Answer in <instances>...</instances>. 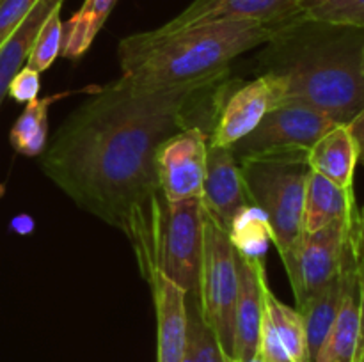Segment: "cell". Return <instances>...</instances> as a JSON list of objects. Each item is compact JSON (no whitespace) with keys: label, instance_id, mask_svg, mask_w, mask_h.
Listing matches in <instances>:
<instances>
[{"label":"cell","instance_id":"cell-1","mask_svg":"<svg viewBox=\"0 0 364 362\" xmlns=\"http://www.w3.org/2000/svg\"><path fill=\"white\" fill-rule=\"evenodd\" d=\"M224 82L144 89L121 75L64 119L39 165L78 208L127 233L160 192L159 146L191 126L210 133Z\"/></svg>","mask_w":364,"mask_h":362},{"label":"cell","instance_id":"cell-2","mask_svg":"<svg viewBox=\"0 0 364 362\" xmlns=\"http://www.w3.org/2000/svg\"><path fill=\"white\" fill-rule=\"evenodd\" d=\"M259 59L287 80L288 99L313 106L338 124L364 110V28L299 14L277 27Z\"/></svg>","mask_w":364,"mask_h":362},{"label":"cell","instance_id":"cell-3","mask_svg":"<svg viewBox=\"0 0 364 362\" xmlns=\"http://www.w3.org/2000/svg\"><path fill=\"white\" fill-rule=\"evenodd\" d=\"M277 27L252 20H223L176 32L153 31L123 38L119 62L124 77L144 89H176L226 78L231 60L267 45Z\"/></svg>","mask_w":364,"mask_h":362},{"label":"cell","instance_id":"cell-4","mask_svg":"<svg viewBox=\"0 0 364 362\" xmlns=\"http://www.w3.org/2000/svg\"><path fill=\"white\" fill-rule=\"evenodd\" d=\"M124 234L134 245L142 275L155 270L185 293L198 295L203 252L201 199L173 202L159 192Z\"/></svg>","mask_w":364,"mask_h":362},{"label":"cell","instance_id":"cell-5","mask_svg":"<svg viewBox=\"0 0 364 362\" xmlns=\"http://www.w3.org/2000/svg\"><path fill=\"white\" fill-rule=\"evenodd\" d=\"M249 201L267 220L270 240L281 256L304 233V194L308 165L297 160H238Z\"/></svg>","mask_w":364,"mask_h":362},{"label":"cell","instance_id":"cell-6","mask_svg":"<svg viewBox=\"0 0 364 362\" xmlns=\"http://www.w3.org/2000/svg\"><path fill=\"white\" fill-rule=\"evenodd\" d=\"M238 251L230 233L203 208V252L198 304L228 361L235 355V307L238 298Z\"/></svg>","mask_w":364,"mask_h":362},{"label":"cell","instance_id":"cell-7","mask_svg":"<svg viewBox=\"0 0 364 362\" xmlns=\"http://www.w3.org/2000/svg\"><path fill=\"white\" fill-rule=\"evenodd\" d=\"M336 124L313 106L287 99L267 114L247 137L231 146V151L237 160L281 158L306 163L309 149Z\"/></svg>","mask_w":364,"mask_h":362},{"label":"cell","instance_id":"cell-8","mask_svg":"<svg viewBox=\"0 0 364 362\" xmlns=\"http://www.w3.org/2000/svg\"><path fill=\"white\" fill-rule=\"evenodd\" d=\"M359 216L361 213L347 222H334L313 233H302L294 247L281 256L297 307L340 277L345 245Z\"/></svg>","mask_w":364,"mask_h":362},{"label":"cell","instance_id":"cell-9","mask_svg":"<svg viewBox=\"0 0 364 362\" xmlns=\"http://www.w3.org/2000/svg\"><path fill=\"white\" fill-rule=\"evenodd\" d=\"M288 99L287 80L263 71L259 77L228 92L208 133V144L231 148L247 137L263 117Z\"/></svg>","mask_w":364,"mask_h":362},{"label":"cell","instance_id":"cell-10","mask_svg":"<svg viewBox=\"0 0 364 362\" xmlns=\"http://www.w3.org/2000/svg\"><path fill=\"white\" fill-rule=\"evenodd\" d=\"M206 153L208 133L199 126L185 128L159 146L155 155L156 181L167 201L201 199Z\"/></svg>","mask_w":364,"mask_h":362},{"label":"cell","instance_id":"cell-11","mask_svg":"<svg viewBox=\"0 0 364 362\" xmlns=\"http://www.w3.org/2000/svg\"><path fill=\"white\" fill-rule=\"evenodd\" d=\"M359 263H361V216L348 234L345 245L341 277L343 297L333 329L327 334L315 362H358L359 346Z\"/></svg>","mask_w":364,"mask_h":362},{"label":"cell","instance_id":"cell-12","mask_svg":"<svg viewBox=\"0 0 364 362\" xmlns=\"http://www.w3.org/2000/svg\"><path fill=\"white\" fill-rule=\"evenodd\" d=\"M258 277L262 290L258 350L270 362H309L304 319L297 309L281 302L270 290L263 259L258 261Z\"/></svg>","mask_w":364,"mask_h":362},{"label":"cell","instance_id":"cell-13","mask_svg":"<svg viewBox=\"0 0 364 362\" xmlns=\"http://www.w3.org/2000/svg\"><path fill=\"white\" fill-rule=\"evenodd\" d=\"M302 14V0H192L173 20L155 28L160 34L223 20H252L281 27Z\"/></svg>","mask_w":364,"mask_h":362},{"label":"cell","instance_id":"cell-14","mask_svg":"<svg viewBox=\"0 0 364 362\" xmlns=\"http://www.w3.org/2000/svg\"><path fill=\"white\" fill-rule=\"evenodd\" d=\"M201 202L228 233L235 220L251 206L240 163L231 148L208 144Z\"/></svg>","mask_w":364,"mask_h":362},{"label":"cell","instance_id":"cell-15","mask_svg":"<svg viewBox=\"0 0 364 362\" xmlns=\"http://www.w3.org/2000/svg\"><path fill=\"white\" fill-rule=\"evenodd\" d=\"M156 312V362H183L187 346L185 291L160 272L146 273Z\"/></svg>","mask_w":364,"mask_h":362},{"label":"cell","instance_id":"cell-16","mask_svg":"<svg viewBox=\"0 0 364 362\" xmlns=\"http://www.w3.org/2000/svg\"><path fill=\"white\" fill-rule=\"evenodd\" d=\"M238 252V298L235 307V355L233 362H242L255 355L259 346L262 327V290H259L258 261Z\"/></svg>","mask_w":364,"mask_h":362},{"label":"cell","instance_id":"cell-17","mask_svg":"<svg viewBox=\"0 0 364 362\" xmlns=\"http://www.w3.org/2000/svg\"><path fill=\"white\" fill-rule=\"evenodd\" d=\"M354 187L343 188L315 170H308L304 194V233H313L334 222H347L359 215Z\"/></svg>","mask_w":364,"mask_h":362},{"label":"cell","instance_id":"cell-18","mask_svg":"<svg viewBox=\"0 0 364 362\" xmlns=\"http://www.w3.org/2000/svg\"><path fill=\"white\" fill-rule=\"evenodd\" d=\"M306 165L340 187H354L358 148L348 124H336L320 137L308 151Z\"/></svg>","mask_w":364,"mask_h":362},{"label":"cell","instance_id":"cell-19","mask_svg":"<svg viewBox=\"0 0 364 362\" xmlns=\"http://www.w3.org/2000/svg\"><path fill=\"white\" fill-rule=\"evenodd\" d=\"M64 0H38L31 13L21 20L13 34L0 46V105L7 96V87L14 75L25 66L31 53L32 43L46 18L55 9L63 7Z\"/></svg>","mask_w":364,"mask_h":362},{"label":"cell","instance_id":"cell-20","mask_svg":"<svg viewBox=\"0 0 364 362\" xmlns=\"http://www.w3.org/2000/svg\"><path fill=\"white\" fill-rule=\"evenodd\" d=\"M116 4L117 0H84L80 9L63 23L60 55L70 60L82 59L91 48Z\"/></svg>","mask_w":364,"mask_h":362},{"label":"cell","instance_id":"cell-21","mask_svg":"<svg viewBox=\"0 0 364 362\" xmlns=\"http://www.w3.org/2000/svg\"><path fill=\"white\" fill-rule=\"evenodd\" d=\"M341 297H343V277L340 273L336 280H333L329 286H326L315 297L309 298L306 304L297 307L304 319L309 362H315L316 353L322 348L329 330L333 329L334 319L340 311Z\"/></svg>","mask_w":364,"mask_h":362},{"label":"cell","instance_id":"cell-22","mask_svg":"<svg viewBox=\"0 0 364 362\" xmlns=\"http://www.w3.org/2000/svg\"><path fill=\"white\" fill-rule=\"evenodd\" d=\"M64 96L66 92L48 94L25 105L9 131V142L14 151L23 156H39L45 151L48 144V110Z\"/></svg>","mask_w":364,"mask_h":362},{"label":"cell","instance_id":"cell-23","mask_svg":"<svg viewBox=\"0 0 364 362\" xmlns=\"http://www.w3.org/2000/svg\"><path fill=\"white\" fill-rule=\"evenodd\" d=\"M60 9L53 11L43 27L39 28L34 43H32L31 53L27 57L25 66L31 70L43 73L52 66L53 60L60 55V46H63V20H60Z\"/></svg>","mask_w":364,"mask_h":362},{"label":"cell","instance_id":"cell-24","mask_svg":"<svg viewBox=\"0 0 364 362\" xmlns=\"http://www.w3.org/2000/svg\"><path fill=\"white\" fill-rule=\"evenodd\" d=\"M302 14L329 23L364 28V0H331L326 6Z\"/></svg>","mask_w":364,"mask_h":362},{"label":"cell","instance_id":"cell-25","mask_svg":"<svg viewBox=\"0 0 364 362\" xmlns=\"http://www.w3.org/2000/svg\"><path fill=\"white\" fill-rule=\"evenodd\" d=\"M39 75L41 73L31 70L28 66H23L9 82L7 96H11L14 102L25 103V105L34 102L39 94V89H41V77Z\"/></svg>","mask_w":364,"mask_h":362},{"label":"cell","instance_id":"cell-26","mask_svg":"<svg viewBox=\"0 0 364 362\" xmlns=\"http://www.w3.org/2000/svg\"><path fill=\"white\" fill-rule=\"evenodd\" d=\"M38 0H0V46L31 13Z\"/></svg>","mask_w":364,"mask_h":362},{"label":"cell","instance_id":"cell-27","mask_svg":"<svg viewBox=\"0 0 364 362\" xmlns=\"http://www.w3.org/2000/svg\"><path fill=\"white\" fill-rule=\"evenodd\" d=\"M359 280H361V293H359L358 362H364V254H363V252H361V263H359Z\"/></svg>","mask_w":364,"mask_h":362},{"label":"cell","instance_id":"cell-28","mask_svg":"<svg viewBox=\"0 0 364 362\" xmlns=\"http://www.w3.org/2000/svg\"><path fill=\"white\" fill-rule=\"evenodd\" d=\"M350 133L355 141V148H358V163L364 167V110L355 117L352 123H348Z\"/></svg>","mask_w":364,"mask_h":362},{"label":"cell","instance_id":"cell-29","mask_svg":"<svg viewBox=\"0 0 364 362\" xmlns=\"http://www.w3.org/2000/svg\"><path fill=\"white\" fill-rule=\"evenodd\" d=\"M331 0H302V13H309V11L316 9L320 6H326Z\"/></svg>","mask_w":364,"mask_h":362},{"label":"cell","instance_id":"cell-30","mask_svg":"<svg viewBox=\"0 0 364 362\" xmlns=\"http://www.w3.org/2000/svg\"><path fill=\"white\" fill-rule=\"evenodd\" d=\"M242 362H270V361L262 353V351L258 350L255 355H251V357L245 358V361H242Z\"/></svg>","mask_w":364,"mask_h":362},{"label":"cell","instance_id":"cell-31","mask_svg":"<svg viewBox=\"0 0 364 362\" xmlns=\"http://www.w3.org/2000/svg\"><path fill=\"white\" fill-rule=\"evenodd\" d=\"M361 252L364 254V209L361 212Z\"/></svg>","mask_w":364,"mask_h":362},{"label":"cell","instance_id":"cell-32","mask_svg":"<svg viewBox=\"0 0 364 362\" xmlns=\"http://www.w3.org/2000/svg\"><path fill=\"white\" fill-rule=\"evenodd\" d=\"M363 73H364V62H363Z\"/></svg>","mask_w":364,"mask_h":362}]
</instances>
